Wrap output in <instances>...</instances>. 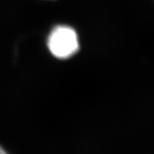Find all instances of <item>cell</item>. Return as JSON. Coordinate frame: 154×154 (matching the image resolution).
Segmentation results:
<instances>
[{
  "mask_svg": "<svg viewBox=\"0 0 154 154\" xmlns=\"http://www.w3.org/2000/svg\"><path fill=\"white\" fill-rule=\"evenodd\" d=\"M48 47L51 54L56 57L67 58L71 57L79 48L75 31L67 26L57 27L50 34Z\"/></svg>",
  "mask_w": 154,
  "mask_h": 154,
  "instance_id": "obj_1",
  "label": "cell"
},
{
  "mask_svg": "<svg viewBox=\"0 0 154 154\" xmlns=\"http://www.w3.org/2000/svg\"><path fill=\"white\" fill-rule=\"evenodd\" d=\"M0 154H9L2 146H0Z\"/></svg>",
  "mask_w": 154,
  "mask_h": 154,
  "instance_id": "obj_2",
  "label": "cell"
}]
</instances>
